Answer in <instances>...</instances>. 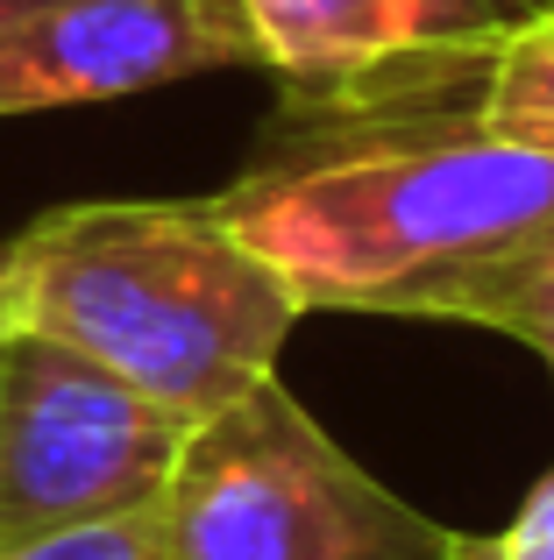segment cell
Instances as JSON below:
<instances>
[{"mask_svg": "<svg viewBox=\"0 0 554 560\" xmlns=\"http://www.w3.org/2000/svg\"><path fill=\"white\" fill-rule=\"evenodd\" d=\"M476 71L277 93L250 164L207 206L305 313H391L554 213V164L476 121Z\"/></svg>", "mask_w": 554, "mask_h": 560, "instance_id": "cell-1", "label": "cell"}, {"mask_svg": "<svg viewBox=\"0 0 554 560\" xmlns=\"http://www.w3.org/2000/svg\"><path fill=\"white\" fill-rule=\"evenodd\" d=\"M14 327L50 334L178 419L277 370L305 305L207 199H79L8 242Z\"/></svg>", "mask_w": 554, "mask_h": 560, "instance_id": "cell-2", "label": "cell"}, {"mask_svg": "<svg viewBox=\"0 0 554 560\" xmlns=\"http://www.w3.org/2000/svg\"><path fill=\"white\" fill-rule=\"evenodd\" d=\"M157 547L164 560H448L455 525L377 482L270 370L185 425Z\"/></svg>", "mask_w": 554, "mask_h": 560, "instance_id": "cell-3", "label": "cell"}, {"mask_svg": "<svg viewBox=\"0 0 554 560\" xmlns=\"http://www.w3.org/2000/svg\"><path fill=\"white\" fill-rule=\"evenodd\" d=\"M185 425L79 348L14 327L0 341V553L157 511Z\"/></svg>", "mask_w": 554, "mask_h": 560, "instance_id": "cell-4", "label": "cell"}, {"mask_svg": "<svg viewBox=\"0 0 554 560\" xmlns=\"http://www.w3.org/2000/svg\"><path fill=\"white\" fill-rule=\"evenodd\" d=\"M256 65L242 0H36L0 22V121Z\"/></svg>", "mask_w": 554, "mask_h": 560, "instance_id": "cell-5", "label": "cell"}, {"mask_svg": "<svg viewBox=\"0 0 554 560\" xmlns=\"http://www.w3.org/2000/svg\"><path fill=\"white\" fill-rule=\"evenodd\" d=\"M533 0H242L277 93H370L462 79Z\"/></svg>", "mask_w": 554, "mask_h": 560, "instance_id": "cell-6", "label": "cell"}, {"mask_svg": "<svg viewBox=\"0 0 554 560\" xmlns=\"http://www.w3.org/2000/svg\"><path fill=\"white\" fill-rule=\"evenodd\" d=\"M384 319H441V327H484L519 341L554 376V213L533 234L505 242L498 256H476L462 270H441L413 284Z\"/></svg>", "mask_w": 554, "mask_h": 560, "instance_id": "cell-7", "label": "cell"}, {"mask_svg": "<svg viewBox=\"0 0 554 560\" xmlns=\"http://www.w3.org/2000/svg\"><path fill=\"white\" fill-rule=\"evenodd\" d=\"M476 121L512 150L554 164V0L527 8L476 71Z\"/></svg>", "mask_w": 554, "mask_h": 560, "instance_id": "cell-8", "label": "cell"}, {"mask_svg": "<svg viewBox=\"0 0 554 560\" xmlns=\"http://www.w3.org/2000/svg\"><path fill=\"white\" fill-rule=\"evenodd\" d=\"M0 560H164V547H157V511H136V518L71 525V533L28 539V547H8Z\"/></svg>", "mask_w": 554, "mask_h": 560, "instance_id": "cell-9", "label": "cell"}, {"mask_svg": "<svg viewBox=\"0 0 554 560\" xmlns=\"http://www.w3.org/2000/svg\"><path fill=\"white\" fill-rule=\"evenodd\" d=\"M490 539H498V560H554V468L527 490L519 518Z\"/></svg>", "mask_w": 554, "mask_h": 560, "instance_id": "cell-10", "label": "cell"}, {"mask_svg": "<svg viewBox=\"0 0 554 560\" xmlns=\"http://www.w3.org/2000/svg\"><path fill=\"white\" fill-rule=\"evenodd\" d=\"M448 560H498V539H476V533H455Z\"/></svg>", "mask_w": 554, "mask_h": 560, "instance_id": "cell-11", "label": "cell"}, {"mask_svg": "<svg viewBox=\"0 0 554 560\" xmlns=\"http://www.w3.org/2000/svg\"><path fill=\"white\" fill-rule=\"evenodd\" d=\"M14 334V284H8V242H0V341Z\"/></svg>", "mask_w": 554, "mask_h": 560, "instance_id": "cell-12", "label": "cell"}, {"mask_svg": "<svg viewBox=\"0 0 554 560\" xmlns=\"http://www.w3.org/2000/svg\"><path fill=\"white\" fill-rule=\"evenodd\" d=\"M22 8H36V0H0V22H8V14H22Z\"/></svg>", "mask_w": 554, "mask_h": 560, "instance_id": "cell-13", "label": "cell"}, {"mask_svg": "<svg viewBox=\"0 0 554 560\" xmlns=\"http://www.w3.org/2000/svg\"><path fill=\"white\" fill-rule=\"evenodd\" d=\"M533 8H541V0H533Z\"/></svg>", "mask_w": 554, "mask_h": 560, "instance_id": "cell-14", "label": "cell"}]
</instances>
